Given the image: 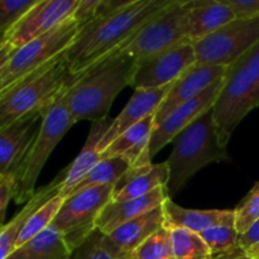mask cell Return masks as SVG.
<instances>
[{"instance_id": "16", "label": "cell", "mask_w": 259, "mask_h": 259, "mask_svg": "<svg viewBox=\"0 0 259 259\" xmlns=\"http://www.w3.org/2000/svg\"><path fill=\"white\" fill-rule=\"evenodd\" d=\"M162 227H164L163 205L120 225L110 234H103V244L115 258L126 259L147 238Z\"/></svg>"}, {"instance_id": "25", "label": "cell", "mask_w": 259, "mask_h": 259, "mask_svg": "<svg viewBox=\"0 0 259 259\" xmlns=\"http://www.w3.org/2000/svg\"><path fill=\"white\" fill-rule=\"evenodd\" d=\"M72 250L52 224L10 253L7 259H71Z\"/></svg>"}, {"instance_id": "30", "label": "cell", "mask_w": 259, "mask_h": 259, "mask_svg": "<svg viewBox=\"0 0 259 259\" xmlns=\"http://www.w3.org/2000/svg\"><path fill=\"white\" fill-rule=\"evenodd\" d=\"M126 259H174L171 233L164 225L147 238Z\"/></svg>"}, {"instance_id": "4", "label": "cell", "mask_w": 259, "mask_h": 259, "mask_svg": "<svg viewBox=\"0 0 259 259\" xmlns=\"http://www.w3.org/2000/svg\"><path fill=\"white\" fill-rule=\"evenodd\" d=\"M230 161L227 147L220 143L212 109L202 114L176 137L174 151L167 159L169 199L176 196L186 182L210 163Z\"/></svg>"}, {"instance_id": "9", "label": "cell", "mask_w": 259, "mask_h": 259, "mask_svg": "<svg viewBox=\"0 0 259 259\" xmlns=\"http://www.w3.org/2000/svg\"><path fill=\"white\" fill-rule=\"evenodd\" d=\"M114 185L85 189L68 195L52 225L63 234L66 243L75 252L95 232L99 212L113 199Z\"/></svg>"}, {"instance_id": "43", "label": "cell", "mask_w": 259, "mask_h": 259, "mask_svg": "<svg viewBox=\"0 0 259 259\" xmlns=\"http://www.w3.org/2000/svg\"><path fill=\"white\" fill-rule=\"evenodd\" d=\"M3 177H4V176H2V175H0V181H2V180H3Z\"/></svg>"}, {"instance_id": "13", "label": "cell", "mask_w": 259, "mask_h": 259, "mask_svg": "<svg viewBox=\"0 0 259 259\" xmlns=\"http://www.w3.org/2000/svg\"><path fill=\"white\" fill-rule=\"evenodd\" d=\"M223 83H224V78L212 83L196 98L186 101L179 108L175 109L169 115H167L163 119V121L159 125L153 128L148 143V149H147V157L149 158V161H152V158L164 146L176 139V137L181 132H184L189 125H191L202 114L214 108L215 103L219 98L220 91L223 89Z\"/></svg>"}, {"instance_id": "34", "label": "cell", "mask_w": 259, "mask_h": 259, "mask_svg": "<svg viewBox=\"0 0 259 259\" xmlns=\"http://www.w3.org/2000/svg\"><path fill=\"white\" fill-rule=\"evenodd\" d=\"M100 2L101 0H78L75 12L71 15V19L77 24L78 29L90 23L96 17Z\"/></svg>"}, {"instance_id": "28", "label": "cell", "mask_w": 259, "mask_h": 259, "mask_svg": "<svg viewBox=\"0 0 259 259\" xmlns=\"http://www.w3.org/2000/svg\"><path fill=\"white\" fill-rule=\"evenodd\" d=\"M169 233L174 259H212L211 252L200 234L182 228H171Z\"/></svg>"}, {"instance_id": "40", "label": "cell", "mask_w": 259, "mask_h": 259, "mask_svg": "<svg viewBox=\"0 0 259 259\" xmlns=\"http://www.w3.org/2000/svg\"><path fill=\"white\" fill-rule=\"evenodd\" d=\"M8 33H9V29L0 30V45H3V43H5V42H7Z\"/></svg>"}, {"instance_id": "1", "label": "cell", "mask_w": 259, "mask_h": 259, "mask_svg": "<svg viewBox=\"0 0 259 259\" xmlns=\"http://www.w3.org/2000/svg\"><path fill=\"white\" fill-rule=\"evenodd\" d=\"M172 0H132L109 15H100L80 28L65 57L71 77L81 75L118 50L132 34Z\"/></svg>"}, {"instance_id": "11", "label": "cell", "mask_w": 259, "mask_h": 259, "mask_svg": "<svg viewBox=\"0 0 259 259\" xmlns=\"http://www.w3.org/2000/svg\"><path fill=\"white\" fill-rule=\"evenodd\" d=\"M195 63L194 45L182 40L174 47L137 62L131 86L134 90L168 86Z\"/></svg>"}, {"instance_id": "32", "label": "cell", "mask_w": 259, "mask_h": 259, "mask_svg": "<svg viewBox=\"0 0 259 259\" xmlns=\"http://www.w3.org/2000/svg\"><path fill=\"white\" fill-rule=\"evenodd\" d=\"M38 0H0V30L9 29Z\"/></svg>"}, {"instance_id": "42", "label": "cell", "mask_w": 259, "mask_h": 259, "mask_svg": "<svg viewBox=\"0 0 259 259\" xmlns=\"http://www.w3.org/2000/svg\"><path fill=\"white\" fill-rule=\"evenodd\" d=\"M3 228H4V225H0V232H2V230H3Z\"/></svg>"}, {"instance_id": "12", "label": "cell", "mask_w": 259, "mask_h": 259, "mask_svg": "<svg viewBox=\"0 0 259 259\" xmlns=\"http://www.w3.org/2000/svg\"><path fill=\"white\" fill-rule=\"evenodd\" d=\"M77 4L78 0H38L9 28L7 42L14 50L23 47L70 19Z\"/></svg>"}, {"instance_id": "36", "label": "cell", "mask_w": 259, "mask_h": 259, "mask_svg": "<svg viewBox=\"0 0 259 259\" xmlns=\"http://www.w3.org/2000/svg\"><path fill=\"white\" fill-rule=\"evenodd\" d=\"M13 194H14V179L12 175H7L0 181V225H5V211L9 201L13 199Z\"/></svg>"}, {"instance_id": "8", "label": "cell", "mask_w": 259, "mask_h": 259, "mask_svg": "<svg viewBox=\"0 0 259 259\" xmlns=\"http://www.w3.org/2000/svg\"><path fill=\"white\" fill-rule=\"evenodd\" d=\"M77 32V24L70 18L55 29L14 50L0 77V94L66 52Z\"/></svg>"}, {"instance_id": "15", "label": "cell", "mask_w": 259, "mask_h": 259, "mask_svg": "<svg viewBox=\"0 0 259 259\" xmlns=\"http://www.w3.org/2000/svg\"><path fill=\"white\" fill-rule=\"evenodd\" d=\"M43 111H33L0 128V175H12L40 128Z\"/></svg>"}, {"instance_id": "26", "label": "cell", "mask_w": 259, "mask_h": 259, "mask_svg": "<svg viewBox=\"0 0 259 259\" xmlns=\"http://www.w3.org/2000/svg\"><path fill=\"white\" fill-rule=\"evenodd\" d=\"M131 167V163L124 157L116 156L101 158L100 162L81 180L80 184L76 186V189L71 194L82 191L85 189H90V187L115 185L128 172Z\"/></svg>"}, {"instance_id": "17", "label": "cell", "mask_w": 259, "mask_h": 259, "mask_svg": "<svg viewBox=\"0 0 259 259\" xmlns=\"http://www.w3.org/2000/svg\"><path fill=\"white\" fill-rule=\"evenodd\" d=\"M227 0H190L184 18V34L189 42L204 39L235 19Z\"/></svg>"}, {"instance_id": "19", "label": "cell", "mask_w": 259, "mask_h": 259, "mask_svg": "<svg viewBox=\"0 0 259 259\" xmlns=\"http://www.w3.org/2000/svg\"><path fill=\"white\" fill-rule=\"evenodd\" d=\"M168 199L167 187L163 186L137 199L110 201L99 212L95 220V229L104 235L110 234L120 225L162 206Z\"/></svg>"}, {"instance_id": "41", "label": "cell", "mask_w": 259, "mask_h": 259, "mask_svg": "<svg viewBox=\"0 0 259 259\" xmlns=\"http://www.w3.org/2000/svg\"><path fill=\"white\" fill-rule=\"evenodd\" d=\"M247 254L249 255L250 258H253V259H259V247L255 248V249H253L252 252L247 253Z\"/></svg>"}, {"instance_id": "35", "label": "cell", "mask_w": 259, "mask_h": 259, "mask_svg": "<svg viewBox=\"0 0 259 259\" xmlns=\"http://www.w3.org/2000/svg\"><path fill=\"white\" fill-rule=\"evenodd\" d=\"M237 18L259 17V0H227Z\"/></svg>"}, {"instance_id": "18", "label": "cell", "mask_w": 259, "mask_h": 259, "mask_svg": "<svg viewBox=\"0 0 259 259\" xmlns=\"http://www.w3.org/2000/svg\"><path fill=\"white\" fill-rule=\"evenodd\" d=\"M171 86L172 83L168 86H163V88L134 90V94L132 95L131 100L128 101L125 108L111 121L108 132L104 134L103 139L99 144L101 153L120 134H123L129 128L146 119L147 116L156 114L157 109L168 94Z\"/></svg>"}, {"instance_id": "39", "label": "cell", "mask_w": 259, "mask_h": 259, "mask_svg": "<svg viewBox=\"0 0 259 259\" xmlns=\"http://www.w3.org/2000/svg\"><path fill=\"white\" fill-rule=\"evenodd\" d=\"M212 259H253V258H250L249 255L247 254V253H244V252H243V250H240V252L235 253V254H232V255H227V257L212 258Z\"/></svg>"}, {"instance_id": "23", "label": "cell", "mask_w": 259, "mask_h": 259, "mask_svg": "<svg viewBox=\"0 0 259 259\" xmlns=\"http://www.w3.org/2000/svg\"><path fill=\"white\" fill-rule=\"evenodd\" d=\"M154 128V114L147 116L138 124L129 128L114 139L101 153V158L120 156L131 163L132 167L152 164L147 157L149 139Z\"/></svg>"}, {"instance_id": "3", "label": "cell", "mask_w": 259, "mask_h": 259, "mask_svg": "<svg viewBox=\"0 0 259 259\" xmlns=\"http://www.w3.org/2000/svg\"><path fill=\"white\" fill-rule=\"evenodd\" d=\"M259 108V43L227 67L223 89L212 108L220 143L228 146L233 132Z\"/></svg>"}, {"instance_id": "6", "label": "cell", "mask_w": 259, "mask_h": 259, "mask_svg": "<svg viewBox=\"0 0 259 259\" xmlns=\"http://www.w3.org/2000/svg\"><path fill=\"white\" fill-rule=\"evenodd\" d=\"M67 106L63 103L62 93L45 111L42 124L23 157L22 162L12 174L14 179L13 199L17 204H27L35 195V184L46 162L65 134L73 125Z\"/></svg>"}, {"instance_id": "29", "label": "cell", "mask_w": 259, "mask_h": 259, "mask_svg": "<svg viewBox=\"0 0 259 259\" xmlns=\"http://www.w3.org/2000/svg\"><path fill=\"white\" fill-rule=\"evenodd\" d=\"M200 237L206 243L212 258L227 257L242 250L238 245V232L235 227L218 225L202 232Z\"/></svg>"}, {"instance_id": "27", "label": "cell", "mask_w": 259, "mask_h": 259, "mask_svg": "<svg viewBox=\"0 0 259 259\" xmlns=\"http://www.w3.org/2000/svg\"><path fill=\"white\" fill-rule=\"evenodd\" d=\"M63 201H65V197H62L60 194H57L53 197H51L50 200H47L43 205H40V206L28 218L25 224L23 225V228L20 229L19 235H18L17 240H15L14 249L22 247V245L25 244L28 240H30L32 238H34L35 235L39 234L40 232L47 229V228L52 224L53 220H55L57 212L60 211Z\"/></svg>"}, {"instance_id": "31", "label": "cell", "mask_w": 259, "mask_h": 259, "mask_svg": "<svg viewBox=\"0 0 259 259\" xmlns=\"http://www.w3.org/2000/svg\"><path fill=\"white\" fill-rule=\"evenodd\" d=\"M235 230L238 234L244 233L252 224L259 220V182L253 186L247 196L234 209Z\"/></svg>"}, {"instance_id": "33", "label": "cell", "mask_w": 259, "mask_h": 259, "mask_svg": "<svg viewBox=\"0 0 259 259\" xmlns=\"http://www.w3.org/2000/svg\"><path fill=\"white\" fill-rule=\"evenodd\" d=\"M71 259H118L110 254L103 244V234L98 230L88 238L80 248L75 250Z\"/></svg>"}, {"instance_id": "21", "label": "cell", "mask_w": 259, "mask_h": 259, "mask_svg": "<svg viewBox=\"0 0 259 259\" xmlns=\"http://www.w3.org/2000/svg\"><path fill=\"white\" fill-rule=\"evenodd\" d=\"M164 225L167 228H182L196 234L218 225L235 227L234 210H195L181 207L171 199L164 201Z\"/></svg>"}, {"instance_id": "14", "label": "cell", "mask_w": 259, "mask_h": 259, "mask_svg": "<svg viewBox=\"0 0 259 259\" xmlns=\"http://www.w3.org/2000/svg\"><path fill=\"white\" fill-rule=\"evenodd\" d=\"M225 73L227 66L205 65L197 62L192 65L172 83L168 94L157 109L154 114V128L159 125L175 109L196 98L212 83L224 78Z\"/></svg>"}, {"instance_id": "44", "label": "cell", "mask_w": 259, "mask_h": 259, "mask_svg": "<svg viewBox=\"0 0 259 259\" xmlns=\"http://www.w3.org/2000/svg\"><path fill=\"white\" fill-rule=\"evenodd\" d=\"M3 46H4V43H3V45H0V48H2V47H3Z\"/></svg>"}, {"instance_id": "7", "label": "cell", "mask_w": 259, "mask_h": 259, "mask_svg": "<svg viewBox=\"0 0 259 259\" xmlns=\"http://www.w3.org/2000/svg\"><path fill=\"white\" fill-rule=\"evenodd\" d=\"M189 7L190 0H172L168 7L144 23L109 56H125L139 62L187 40L184 34V18Z\"/></svg>"}, {"instance_id": "20", "label": "cell", "mask_w": 259, "mask_h": 259, "mask_svg": "<svg viewBox=\"0 0 259 259\" xmlns=\"http://www.w3.org/2000/svg\"><path fill=\"white\" fill-rule=\"evenodd\" d=\"M168 180L169 171L166 162L131 167L128 172L114 185L111 201H124V200L142 197L151 194L158 187H167Z\"/></svg>"}, {"instance_id": "22", "label": "cell", "mask_w": 259, "mask_h": 259, "mask_svg": "<svg viewBox=\"0 0 259 259\" xmlns=\"http://www.w3.org/2000/svg\"><path fill=\"white\" fill-rule=\"evenodd\" d=\"M111 121L113 120L105 118L91 123L90 133H89L88 139H86L80 154L76 157L73 163L63 174L62 184H61L60 192H58L62 197L66 199L80 184L81 180L100 162L101 151L99 148V144H100L104 134L108 132Z\"/></svg>"}, {"instance_id": "37", "label": "cell", "mask_w": 259, "mask_h": 259, "mask_svg": "<svg viewBox=\"0 0 259 259\" xmlns=\"http://www.w3.org/2000/svg\"><path fill=\"white\" fill-rule=\"evenodd\" d=\"M238 245L244 253L252 252L259 247V220L250 225L244 233L238 234Z\"/></svg>"}, {"instance_id": "24", "label": "cell", "mask_w": 259, "mask_h": 259, "mask_svg": "<svg viewBox=\"0 0 259 259\" xmlns=\"http://www.w3.org/2000/svg\"><path fill=\"white\" fill-rule=\"evenodd\" d=\"M63 180V174L61 176H58L57 179L53 180L50 185L42 187V189L38 190L35 192L34 196L17 212L14 218L10 220L9 223L4 225L3 230L0 232V259H7L10 255V253L14 250L15 247V240H17L18 235H19L20 229L23 228V225L25 224V222L28 220V218L40 206V205L45 204L47 200H50L51 197H53L55 195H57L60 192L61 184H62Z\"/></svg>"}, {"instance_id": "5", "label": "cell", "mask_w": 259, "mask_h": 259, "mask_svg": "<svg viewBox=\"0 0 259 259\" xmlns=\"http://www.w3.org/2000/svg\"><path fill=\"white\" fill-rule=\"evenodd\" d=\"M65 52L0 94V128L33 113H45L71 81Z\"/></svg>"}, {"instance_id": "38", "label": "cell", "mask_w": 259, "mask_h": 259, "mask_svg": "<svg viewBox=\"0 0 259 259\" xmlns=\"http://www.w3.org/2000/svg\"><path fill=\"white\" fill-rule=\"evenodd\" d=\"M13 52H14V48H13L8 42H5L4 46L0 48V77H2L5 66H7L8 61H9Z\"/></svg>"}, {"instance_id": "10", "label": "cell", "mask_w": 259, "mask_h": 259, "mask_svg": "<svg viewBox=\"0 0 259 259\" xmlns=\"http://www.w3.org/2000/svg\"><path fill=\"white\" fill-rule=\"evenodd\" d=\"M259 43V17L235 18L199 42L192 43L197 63L229 66Z\"/></svg>"}, {"instance_id": "2", "label": "cell", "mask_w": 259, "mask_h": 259, "mask_svg": "<svg viewBox=\"0 0 259 259\" xmlns=\"http://www.w3.org/2000/svg\"><path fill=\"white\" fill-rule=\"evenodd\" d=\"M137 62L125 56H108L71 78L62 99L73 123L108 118L110 106L126 86H131Z\"/></svg>"}]
</instances>
